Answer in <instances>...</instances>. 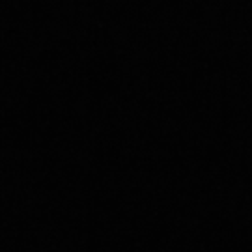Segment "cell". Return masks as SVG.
Returning <instances> with one entry per match:
<instances>
[]
</instances>
